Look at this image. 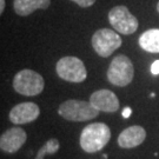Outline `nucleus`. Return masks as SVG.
I'll return each mask as SVG.
<instances>
[{
	"mask_svg": "<svg viewBox=\"0 0 159 159\" xmlns=\"http://www.w3.org/2000/svg\"><path fill=\"white\" fill-rule=\"evenodd\" d=\"M131 112H132V110H131L130 107H125L124 110H123V113H121V116L124 117V118H129L131 116Z\"/></svg>",
	"mask_w": 159,
	"mask_h": 159,
	"instance_id": "17",
	"label": "nucleus"
},
{
	"mask_svg": "<svg viewBox=\"0 0 159 159\" xmlns=\"http://www.w3.org/2000/svg\"><path fill=\"white\" fill-rule=\"evenodd\" d=\"M57 74L61 79L71 83H83L87 77L84 63L77 57H64L57 63Z\"/></svg>",
	"mask_w": 159,
	"mask_h": 159,
	"instance_id": "5",
	"label": "nucleus"
},
{
	"mask_svg": "<svg viewBox=\"0 0 159 159\" xmlns=\"http://www.w3.org/2000/svg\"><path fill=\"white\" fill-rule=\"evenodd\" d=\"M111 139V131L104 123L90 124L80 133V146L87 153L100 151Z\"/></svg>",
	"mask_w": 159,
	"mask_h": 159,
	"instance_id": "1",
	"label": "nucleus"
},
{
	"mask_svg": "<svg viewBox=\"0 0 159 159\" xmlns=\"http://www.w3.org/2000/svg\"><path fill=\"white\" fill-rule=\"evenodd\" d=\"M133 75L134 68L130 58H127L124 54L113 58L107 71V79L112 85L120 87L129 85L133 80Z\"/></svg>",
	"mask_w": 159,
	"mask_h": 159,
	"instance_id": "4",
	"label": "nucleus"
},
{
	"mask_svg": "<svg viewBox=\"0 0 159 159\" xmlns=\"http://www.w3.org/2000/svg\"><path fill=\"white\" fill-rule=\"evenodd\" d=\"M151 73L153 75L159 74V60H156V61L152 63V65H151Z\"/></svg>",
	"mask_w": 159,
	"mask_h": 159,
	"instance_id": "16",
	"label": "nucleus"
},
{
	"mask_svg": "<svg viewBox=\"0 0 159 159\" xmlns=\"http://www.w3.org/2000/svg\"><path fill=\"white\" fill-rule=\"evenodd\" d=\"M59 148H60V144H59V142H58L57 139H54V138H53V139H48V140L40 148L39 152H38V154L35 156L34 159H44L46 154L56 153L58 150H59Z\"/></svg>",
	"mask_w": 159,
	"mask_h": 159,
	"instance_id": "14",
	"label": "nucleus"
},
{
	"mask_svg": "<svg viewBox=\"0 0 159 159\" xmlns=\"http://www.w3.org/2000/svg\"><path fill=\"white\" fill-rule=\"evenodd\" d=\"M27 139L26 132L20 127H12L0 137V148L7 153H14L23 146Z\"/></svg>",
	"mask_w": 159,
	"mask_h": 159,
	"instance_id": "9",
	"label": "nucleus"
},
{
	"mask_svg": "<svg viewBox=\"0 0 159 159\" xmlns=\"http://www.w3.org/2000/svg\"><path fill=\"white\" fill-rule=\"evenodd\" d=\"M90 102L98 111L102 112H116L119 108V100L117 96L110 90H99L93 92L90 97Z\"/></svg>",
	"mask_w": 159,
	"mask_h": 159,
	"instance_id": "10",
	"label": "nucleus"
},
{
	"mask_svg": "<svg viewBox=\"0 0 159 159\" xmlns=\"http://www.w3.org/2000/svg\"><path fill=\"white\" fill-rule=\"evenodd\" d=\"M92 46L100 57L107 58L121 46V38L110 29L98 30L92 37Z\"/></svg>",
	"mask_w": 159,
	"mask_h": 159,
	"instance_id": "6",
	"label": "nucleus"
},
{
	"mask_svg": "<svg viewBox=\"0 0 159 159\" xmlns=\"http://www.w3.org/2000/svg\"><path fill=\"white\" fill-rule=\"evenodd\" d=\"M5 0H0V13H2L5 10Z\"/></svg>",
	"mask_w": 159,
	"mask_h": 159,
	"instance_id": "18",
	"label": "nucleus"
},
{
	"mask_svg": "<svg viewBox=\"0 0 159 159\" xmlns=\"http://www.w3.org/2000/svg\"><path fill=\"white\" fill-rule=\"evenodd\" d=\"M40 108L37 104L34 102H21L18 104L11 110L10 112V120L16 125H21V124H27L31 121H34L39 117Z\"/></svg>",
	"mask_w": 159,
	"mask_h": 159,
	"instance_id": "8",
	"label": "nucleus"
},
{
	"mask_svg": "<svg viewBox=\"0 0 159 159\" xmlns=\"http://www.w3.org/2000/svg\"><path fill=\"white\" fill-rule=\"evenodd\" d=\"M108 21L117 32L132 34L138 29V20L126 6H116L108 13Z\"/></svg>",
	"mask_w": 159,
	"mask_h": 159,
	"instance_id": "7",
	"label": "nucleus"
},
{
	"mask_svg": "<svg viewBox=\"0 0 159 159\" xmlns=\"http://www.w3.org/2000/svg\"><path fill=\"white\" fill-rule=\"evenodd\" d=\"M44 78L32 70H21L13 78L14 90L23 96H38L44 90Z\"/></svg>",
	"mask_w": 159,
	"mask_h": 159,
	"instance_id": "3",
	"label": "nucleus"
},
{
	"mask_svg": "<svg viewBox=\"0 0 159 159\" xmlns=\"http://www.w3.org/2000/svg\"><path fill=\"white\" fill-rule=\"evenodd\" d=\"M58 113L64 119L70 121H86L94 119L99 114V111L90 102L71 99L61 102L58 110Z\"/></svg>",
	"mask_w": 159,
	"mask_h": 159,
	"instance_id": "2",
	"label": "nucleus"
},
{
	"mask_svg": "<svg viewBox=\"0 0 159 159\" xmlns=\"http://www.w3.org/2000/svg\"><path fill=\"white\" fill-rule=\"evenodd\" d=\"M157 11L159 12V1H158V4H157Z\"/></svg>",
	"mask_w": 159,
	"mask_h": 159,
	"instance_id": "19",
	"label": "nucleus"
},
{
	"mask_svg": "<svg viewBox=\"0 0 159 159\" xmlns=\"http://www.w3.org/2000/svg\"><path fill=\"white\" fill-rule=\"evenodd\" d=\"M139 45L144 51L150 53H159V29L145 31L139 37Z\"/></svg>",
	"mask_w": 159,
	"mask_h": 159,
	"instance_id": "13",
	"label": "nucleus"
},
{
	"mask_svg": "<svg viewBox=\"0 0 159 159\" xmlns=\"http://www.w3.org/2000/svg\"><path fill=\"white\" fill-rule=\"evenodd\" d=\"M51 5V0H14L13 8L17 14L27 17L37 10H46Z\"/></svg>",
	"mask_w": 159,
	"mask_h": 159,
	"instance_id": "12",
	"label": "nucleus"
},
{
	"mask_svg": "<svg viewBox=\"0 0 159 159\" xmlns=\"http://www.w3.org/2000/svg\"><path fill=\"white\" fill-rule=\"evenodd\" d=\"M71 1L75 2L80 7H90V6H92L96 2V0H71Z\"/></svg>",
	"mask_w": 159,
	"mask_h": 159,
	"instance_id": "15",
	"label": "nucleus"
},
{
	"mask_svg": "<svg viewBox=\"0 0 159 159\" xmlns=\"http://www.w3.org/2000/svg\"><path fill=\"white\" fill-rule=\"evenodd\" d=\"M146 138V131L142 126H130L118 137V144L123 148H133L140 145Z\"/></svg>",
	"mask_w": 159,
	"mask_h": 159,
	"instance_id": "11",
	"label": "nucleus"
}]
</instances>
